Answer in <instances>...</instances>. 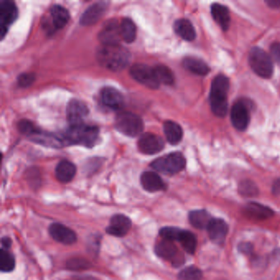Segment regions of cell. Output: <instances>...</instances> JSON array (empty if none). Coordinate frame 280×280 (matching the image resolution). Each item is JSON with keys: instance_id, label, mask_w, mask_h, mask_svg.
<instances>
[{"instance_id": "cell-1", "label": "cell", "mask_w": 280, "mask_h": 280, "mask_svg": "<svg viewBox=\"0 0 280 280\" xmlns=\"http://www.w3.org/2000/svg\"><path fill=\"white\" fill-rule=\"evenodd\" d=\"M99 63L108 70L122 71L130 63L131 55L127 49L120 44L102 45L97 53Z\"/></svg>"}, {"instance_id": "cell-2", "label": "cell", "mask_w": 280, "mask_h": 280, "mask_svg": "<svg viewBox=\"0 0 280 280\" xmlns=\"http://www.w3.org/2000/svg\"><path fill=\"white\" fill-rule=\"evenodd\" d=\"M229 79L223 74H219L213 80L209 94V102L212 112L217 117L223 118L228 111V92Z\"/></svg>"}, {"instance_id": "cell-3", "label": "cell", "mask_w": 280, "mask_h": 280, "mask_svg": "<svg viewBox=\"0 0 280 280\" xmlns=\"http://www.w3.org/2000/svg\"><path fill=\"white\" fill-rule=\"evenodd\" d=\"M99 129L97 127L84 124L71 126L63 136L66 144L83 145L92 147L98 140Z\"/></svg>"}, {"instance_id": "cell-4", "label": "cell", "mask_w": 280, "mask_h": 280, "mask_svg": "<svg viewBox=\"0 0 280 280\" xmlns=\"http://www.w3.org/2000/svg\"><path fill=\"white\" fill-rule=\"evenodd\" d=\"M249 64L255 74L263 78H271L274 67L271 57L258 47L251 49L249 53Z\"/></svg>"}, {"instance_id": "cell-5", "label": "cell", "mask_w": 280, "mask_h": 280, "mask_svg": "<svg viewBox=\"0 0 280 280\" xmlns=\"http://www.w3.org/2000/svg\"><path fill=\"white\" fill-rule=\"evenodd\" d=\"M115 128L125 136L134 137L143 131V122L138 115L130 112H123L116 116Z\"/></svg>"}, {"instance_id": "cell-6", "label": "cell", "mask_w": 280, "mask_h": 280, "mask_svg": "<svg viewBox=\"0 0 280 280\" xmlns=\"http://www.w3.org/2000/svg\"><path fill=\"white\" fill-rule=\"evenodd\" d=\"M156 171L166 174H176L186 166V159L182 153L174 152L155 159L151 164Z\"/></svg>"}, {"instance_id": "cell-7", "label": "cell", "mask_w": 280, "mask_h": 280, "mask_svg": "<svg viewBox=\"0 0 280 280\" xmlns=\"http://www.w3.org/2000/svg\"><path fill=\"white\" fill-rule=\"evenodd\" d=\"M130 74L136 82L151 89L159 88V83L155 69L143 63H135L130 69Z\"/></svg>"}, {"instance_id": "cell-8", "label": "cell", "mask_w": 280, "mask_h": 280, "mask_svg": "<svg viewBox=\"0 0 280 280\" xmlns=\"http://www.w3.org/2000/svg\"><path fill=\"white\" fill-rule=\"evenodd\" d=\"M155 252L159 258L170 261L173 265L179 266L184 262V256L178 252V248L172 241H160L155 245Z\"/></svg>"}, {"instance_id": "cell-9", "label": "cell", "mask_w": 280, "mask_h": 280, "mask_svg": "<svg viewBox=\"0 0 280 280\" xmlns=\"http://www.w3.org/2000/svg\"><path fill=\"white\" fill-rule=\"evenodd\" d=\"M250 120V109L247 102L239 101L235 103L231 109V121L234 127L239 131H244L248 127Z\"/></svg>"}, {"instance_id": "cell-10", "label": "cell", "mask_w": 280, "mask_h": 280, "mask_svg": "<svg viewBox=\"0 0 280 280\" xmlns=\"http://www.w3.org/2000/svg\"><path fill=\"white\" fill-rule=\"evenodd\" d=\"M165 147V143L160 136L153 133H145L138 141V149L145 155H155Z\"/></svg>"}, {"instance_id": "cell-11", "label": "cell", "mask_w": 280, "mask_h": 280, "mask_svg": "<svg viewBox=\"0 0 280 280\" xmlns=\"http://www.w3.org/2000/svg\"><path fill=\"white\" fill-rule=\"evenodd\" d=\"M49 232L54 240L63 245H73L78 240L74 230L59 223L51 224Z\"/></svg>"}, {"instance_id": "cell-12", "label": "cell", "mask_w": 280, "mask_h": 280, "mask_svg": "<svg viewBox=\"0 0 280 280\" xmlns=\"http://www.w3.org/2000/svg\"><path fill=\"white\" fill-rule=\"evenodd\" d=\"M132 224V220L128 216L118 214L111 218L109 226L106 228V232L108 235L121 238L129 232Z\"/></svg>"}, {"instance_id": "cell-13", "label": "cell", "mask_w": 280, "mask_h": 280, "mask_svg": "<svg viewBox=\"0 0 280 280\" xmlns=\"http://www.w3.org/2000/svg\"><path fill=\"white\" fill-rule=\"evenodd\" d=\"M89 113L85 103L78 100H72L67 107V118L71 126L83 124V120Z\"/></svg>"}, {"instance_id": "cell-14", "label": "cell", "mask_w": 280, "mask_h": 280, "mask_svg": "<svg viewBox=\"0 0 280 280\" xmlns=\"http://www.w3.org/2000/svg\"><path fill=\"white\" fill-rule=\"evenodd\" d=\"M18 15L17 6L11 1H3L0 5V20H1V38L7 33L8 28L17 19Z\"/></svg>"}, {"instance_id": "cell-15", "label": "cell", "mask_w": 280, "mask_h": 280, "mask_svg": "<svg viewBox=\"0 0 280 280\" xmlns=\"http://www.w3.org/2000/svg\"><path fill=\"white\" fill-rule=\"evenodd\" d=\"M120 26L117 21H109L99 33V40L102 45H116L121 40Z\"/></svg>"}, {"instance_id": "cell-16", "label": "cell", "mask_w": 280, "mask_h": 280, "mask_svg": "<svg viewBox=\"0 0 280 280\" xmlns=\"http://www.w3.org/2000/svg\"><path fill=\"white\" fill-rule=\"evenodd\" d=\"M101 99L103 104L109 109L120 110L124 108V96L115 88H104L101 92Z\"/></svg>"}, {"instance_id": "cell-17", "label": "cell", "mask_w": 280, "mask_h": 280, "mask_svg": "<svg viewBox=\"0 0 280 280\" xmlns=\"http://www.w3.org/2000/svg\"><path fill=\"white\" fill-rule=\"evenodd\" d=\"M70 19V14L67 9L61 5H54L50 9V20L51 23L46 22L44 28H49L51 26V30H58L64 28Z\"/></svg>"}, {"instance_id": "cell-18", "label": "cell", "mask_w": 280, "mask_h": 280, "mask_svg": "<svg viewBox=\"0 0 280 280\" xmlns=\"http://www.w3.org/2000/svg\"><path fill=\"white\" fill-rule=\"evenodd\" d=\"M209 239L216 244H223L228 235V227L225 221L220 219H213L209 223L208 228Z\"/></svg>"}, {"instance_id": "cell-19", "label": "cell", "mask_w": 280, "mask_h": 280, "mask_svg": "<svg viewBox=\"0 0 280 280\" xmlns=\"http://www.w3.org/2000/svg\"><path fill=\"white\" fill-rule=\"evenodd\" d=\"M141 183L143 189L149 193H156L166 189V183L155 172H144L141 176Z\"/></svg>"}, {"instance_id": "cell-20", "label": "cell", "mask_w": 280, "mask_h": 280, "mask_svg": "<svg viewBox=\"0 0 280 280\" xmlns=\"http://www.w3.org/2000/svg\"><path fill=\"white\" fill-rule=\"evenodd\" d=\"M105 2L97 3L89 7L81 17V24L83 26L93 25L102 17L107 9Z\"/></svg>"}, {"instance_id": "cell-21", "label": "cell", "mask_w": 280, "mask_h": 280, "mask_svg": "<svg viewBox=\"0 0 280 280\" xmlns=\"http://www.w3.org/2000/svg\"><path fill=\"white\" fill-rule=\"evenodd\" d=\"M76 173H77V168L75 165L66 159L60 161L57 165L55 169V176L57 179L63 183L71 182L75 177Z\"/></svg>"}, {"instance_id": "cell-22", "label": "cell", "mask_w": 280, "mask_h": 280, "mask_svg": "<svg viewBox=\"0 0 280 280\" xmlns=\"http://www.w3.org/2000/svg\"><path fill=\"white\" fill-rule=\"evenodd\" d=\"M245 213L248 217L258 220H267L274 215V212L269 207L255 202L249 203L246 205Z\"/></svg>"}, {"instance_id": "cell-23", "label": "cell", "mask_w": 280, "mask_h": 280, "mask_svg": "<svg viewBox=\"0 0 280 280\" xmlns=\"http://www.w3.org/2000/svg\"><path fill=\"white\" fill-rule=\"evenodd\" d=\"M184 68L192 74L198 76H205L209 73V66L202 59L195 57H186L182 61Z\"/></svg>"}, {"instance_id": "cell-24", "label": "cell", "mask_w": 280, "mask_h": 280, "mask_svg": "<svg viewBox=\"0 0 280 280\" xmlns=\"http://www.w3.org/2000/svg\"><path fill=\"white\" fill-rule=\"evenodd\" d=\"M174 28L176 34L186 41H193L196 39V30L188 19H178L174 23Z\"/></svg>"}, {"instance_id": "cell-25", "label": "cell", "mask_w": 280, "mask_h": 280, "mask_svg": "<svg viewBox=\"0 0 280 280\" xmlns=\"http://www.w3.org/2000/svg\"><path fill=\"white\" fill-rule=\"evenodd\" d=\"M212 14L214 20L223 31H227L230 25V14L228 8L220 4L212 5Z\"/></svg>"}, {"instance_id": "cell-26", "label": "cell", "mask_w": 280, "mask_h": 280, "mask_svg": "<svg viewBox=\"0 0 280 280\" xmlns=\"http://www.w3.org/2000/svg\"><path fill=\"white\" fill-rule=\"evenodd\" d=\"M164 132L168 142L171 145L178 144L183 136L181 126L174 121H166L164 124Z\"/></svg>"}, {"instance_id": "cell-27", "label": "cell", "mask_w": 280, "mask_h": 280, "mask_svg": "<svg viewBox=\"0 0 280 280\" xmlns=\"http://www.w3.org/2000/svg\"><path fill=\"white\" fill-rule=\"evenodd\" d=\"M189 218L190 224L198 229H207L209 223L213 220L212 216L205 209L193 211L189 213Z\"/></svg>"}, {"instance_id": "cell-28", "label": "cell", "mask_w": 280, "mask_h": 280, "mask_svg": "<svg viewBox=\"0 0 280 280\" xmlns=\"http://www.w3.org/2000/svg\"><path fill=\"white\" fill-rule=\"evenodd\" d=\"M122 40L127 43H132L136 36V25L129 18H124L120 24Z\"/></svg>"}, {"instance_id": "cell-29", "label": "cell", "mask_w": 280, "mask_h": 280, "mask_svg": "<svg viewBox=\"0 0 280 280\" xmlns=\"http://www.w3.org/2000/svg\"><path fill=\"white\" fill-rule=\"evenodd\" d=\"M178 242L181 243L184 250L189 254H194L195 251L197 250V237L195 236L190 231L182 230Z\"/></svg>"}, {"instance_id": "cell-30", "label": "cell", "mask_w": 280, "mask_h": 280, "mask_svg": "<svg viewBox=\"0 0 280 280\" xmlns=\"http://www.w3.org/2000/svg\"><path fill=\"white\" fill-rule=\"evenodd\" d=\"M155 74L159 83L166 84V85H172L174 82V74L172 73L167 66L166 65H157L156 67H154Z\"/></svg>"}, {"instance_id": "cell-31", "label": "cell", "mask_w": 280, "mask_h": 280, "mask_svg": "<svg viewBox=\"0 0 280 280\" xmlns=\"http://www.w3.org/2000/svg\"><path fill=\"white\" fill-rule=\"evenodd\" d=\"M15 268V259L10 252L5 249L0 251V270L2 272L13 271Z\"/></svg>"}, {"instance_id": "cell-32", "label": "cell", "mask_w": 280, "mask_h": 280, "mask_svg": "<svg viewBox=\"0 0 280 280\" xmlns=\"http://www.w3.org/2000/svg\"><path fill=\"white\" fill-rule=\"evenodd\" d=\"M202 272L195 266L185 268L178 274L179 280H201Z\"/></svg>"}, {"instance_id": "cell-33", "label": "cell", "mask_w": 280, "mask_h": 280, "mask_svg": "<svg viewBox=\"0 0 280 280\" xmlns=\"http://www.w3.org/2000/svg\"><path fill=\"white\" fill-rule=\"evenodd\" d=\"M182 232V229L176 227H164L159 230V235L163 239L174 242L179 240Z\"/></svg>"}, {"instance_id": "cell-34", "label": "cell", "mask_w": 280, "mask_h": 280, "mask_svg": "<svg viewBox=\"0 0 280 280\" xmlns=\"http://www.w3.org/2000/svg\"><path fill=\"white\" fill-rule=\"evenodd\" d=\"M239 193L244 197H253L258 194L259 191L254 182L250 180H245L239 185Z\"/></svg>"}, {"instance_id": "cell-35", "label": "cell", "mask_w": 280, "mask_h": 280, "mask_svg": "<svg viewBox=\"0 0 280 280\" xmlns=\"http://www.w3.org/2000/svg\"><path fill=\"white\" fill-rule=\"evenodd\" d=\"M90 262L82 258H73L67 262V268L72 270H87L90 267Z\"/></svg>"}, {"instance_id": "cell-36", "label": "cell", "mask_w": 280, "mask_h": 280, "mask_svg": "<svg viewBox=\"0 0 280 280\" xmlns=\"http://www.w3.org/2000/svg\"><path fill=\"white\" fill-rule=\"evenodd\" d=\"M18 129L21 133L31 137L32 135L37 132L39 128H36L32 122L28 121V120H21V122H19Z\"/></svg>"}, {"instance_id": "cell-37", "label": "cell", "mask_w": 280, "mask_h": 280, "mask_svg": "<svg viewBox=\"0 0 280 280\" xmlns=\"http://www.w3.org/2000/svg\"><path fill=\"white\" fill-rule=\"evenodd\" d=\"M36 79L34 74H22L17 78V84L21 87H28L33 84Z\"/></svg>"}, {"instance_id": "cell-38", "label": "cell", "mask_w": 280, "mask_h": 280, "mask_svg": "<svg viewBox=\"0 0 280 280\" xmlns=\"http://www.w3.org/2000/svg\"><path fill=\"white\" fill-rule=\"evenodd\" d=\"M270 57L276 62L280 63V43H274L270 47Z\"/></svg>"}, {"instance_id": "cell-39", "label": "cell", "mask_w": 280, "mask_h": 280, "mask_svg": "<svg viewBox=\"0 0 280 280\" xmlns=\"http://www.w3.org/2000/svg\"><path fill=\"white\" fill-rule=\"evenodd\" d=\"M239 250L242 252L249 254V253L251 252V251H252V246L248 243H241L239 245Z\"/></svg>"}, {"instance_id": "cell-40", "label": "cell", "mask_w": 280, "mask_h": 280, "mask_svg": "<svg viewBox=\"0 0 280 280\" xmlns=\"http://www.w3.org/2000/svg\"><path fill=\"white\" fill-rule=\"evenodd\" d=\"M1 244H2V248L5 250H9L12 246V240L9 239V237H4L1 239Z\"/></svg>"}, {"instance_id": "cell-41", "label": "cell", "mask_w": 280, "mask_h": 280, "mask_svg": "<svg viewBox=\"0 0 280 280\" xmlns=\"http://www.w3.org/2000/svg\"><path fill=\"white\" fill-rule=\"evenodd\" d=\"M266 4L272 9H280V0H267Z\"/></svg>"}, {"instance_id": "cell-42", "label": "cell", "mask_w": 280, "mask_h": 280, "mask_svg": "<svg viewBox=\"0 0 280 280\" xmlns=\"http://www.w3.org/2000/svg\"><path fill=\"white\" fill-rule=\"evenodd\" d=\"M273 193L275 195H280V179L277 180L273 185Z\"/></svg>"}, {"instance_id": "cell-43", "label": "cell", "mask_w": 280, "mask_h": 280, "mask_svg": "<svg viewBox=\"0 0 280 280\" xmlns=\"http://www.w3.org/2000/svg\"><path fill=\"white\" fill-rule=\"evenodd\" d=\"M77 280H97V278H89V277H78Z\"/></svg>"}]
</instances>
